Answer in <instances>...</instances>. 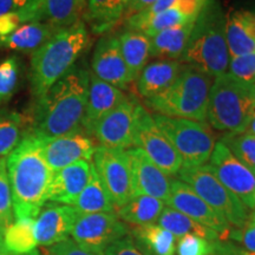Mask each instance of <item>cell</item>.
<instances>
[{"mask_svg":"<svg viewBox=\"0 0 255 255\" xmlns=\"http://www.w3.org/2000/svg\"><path fill=\"white\" fill-rule=\"evenodd\" d=\"M90 72L75 65L40 97L31 116V131L43 138L66 135L82 128Z\"/></svg>","mask_w":255,"mask_h":255,"instance_id":"1","label":"cell"},{"mask_svg":"<svg viewBox=\"0 0 255 255\" xmlns=\"http://www.w3.org/2000/svg\"><path fill=\"white\" fill-rule=\"evenodd\" d=\"M14 219H36L49 201L53 170L43 152V138L26 131L6 157Z\"/></svg>","mask_w":255,"mask_h":255,"instance_id":"2","label":"cell"},{"mask_svg":"<svg viewBox=\"0 0 255 255\" xmlns=\"http://www.w3.org/2000/svg\"><path fill=\"white\" fill-rule=\"evenodd\" d=\"M226 21L227 15L223 13L219 0H207L194 21L180 62L214 78L228 72L231 55L226 36Z\"/></svg>","mask_w":255,"mask_h":255,"instance_id":"3","label":"cell"},{"mask_svg":"<svg viewBox=\"0 0 255 255\" xmlns=\"http://www.w3.org/2000/svg\"><path fill=\"white\" fill-rule=\"evenodd\" d=\"M89 43L87 25L81 20L63 30L31 53L30 84L34 98L40 97L69 72Z\"/></svg>","mask_w":255,"mask_h":255,"instance_id":"4","label":"cell"},{"mask_svg":"<svg viewBox=\"0 0 255 255\" xmlns=\"http://www.w3.org/2000/svg\"><path fill=\"white\" fill-rule=\"evenodd\" d=\"M213 82L214 77L208 73L183 64L170 87L144 102L155 114L206 122Z\"/></svg>","mask_w":255,"mask_h":255,"instance_id":"5","label":"cell"},{"mask_svg":"<svg viewBox=\"0 0 255 255\" xmlns=\"http://www.w3.org/2000/svg\"><path fill=\"white\" fill-rule=\"evenodd\" d=\"M255 88L228 72L214 78L210 89L207 121L219 131L244 132L253 117Z\"/></svg>","mask_w":255,"mask_h":255,"instance_id":"6","label":"cell"},{"mask_svg":"<svg viewBox=\"0 0 255 255\" xmlns=\"http://www.w3.org/2000/svg\"><path fill=\"white\" fill-rule=\"evenodd\" d=\"M152 119L180 155L182 167L207 164L216 142L206 122L159 114L152 115Z\"/></svg>","mask_w":255,"mask_h":255,"instance_id":"7","label":"cell"},{"mask_svg":"<svg viewBox=\"0 0 255 255\" xmlns=\"http://www.w3.org/2000/svg\"><path fill=\"white\" fill-rule=\"evenodd\" d=\"M177 175L233 227L241 228L250 221L248 209L244 203L220 182L207 164L182 167Z\"/></svg>","mask_w":255,"mask_h":255,"instance_id":"8","label":"cell"},{"mask_svg":"<svg viewBox=\"0 0 255 255\" xmlns=\"http://www.w3.org/2000/svg\"><path fill=\"white\" fill-rule=\"evenodd\" d=\"M129 228L116 213L79 214L71 232V239L79 246L97 255H104L115 242L129 234Z\"/></svg>","mask_w":255,"mask_h":255,"instance_id":"9","label":"cell"},{"mask_svg":"<svg viewBox=\"0 0 255 255\" xmlns=\"http://www.w3.org/2000/svg\"><path fill=\"white\" fill-rule=\"evenodd\" d=\"M92 164L109 194L115 208H120L133 197L132 178L127 150L96 146Z\"/></svg>","mask_w":255,"mask_h":255,"instance_id":"10","label":"cell"},{"mask_svg":"<svg viewBox=\"0 0 255 255\" xmlns=\"http://www.w3.org/2000/svg\"><path fill=\"white\" fill-rule=\"evenodd\" d=\"M133 146L139 148L163 173L177 175L182 168V159L170 141L158 127L152 115L141 104L137 111Z\"/></svg>","mask_w":255,"mask_h":255,"instance_id":"11","label":"cell"},{"mask_svg":"<svg viewBox=\"0 0 255 255\" xmlns=\"http://www.w3.org/2000/svg\"><path fill=\"white\" fill-rule=\"evenodd\" d=\"M209 163L212 173L247 209H255V175L220 141L215 143Z\"/></svg>","mask_w":255,"mask_h":255,"instance_id":"12","label":"cell"},{"mask_svg":"<svg viewBox=\"0 0 255 255\" xmlns=\"http://www.w3.org/2000/svg\"><path fill=\"white\" fill-rule=\"evenodd\" d=\"M138 107L139 103L136 100L127 97L126 101L96 124L91 136L105 148L121 150L132 148Z\"/></svg>","mask_w":255,"mask_h":255,"instance_id":"13","label":"cell"},{"mask_svg":"<svg viewBox=\"0 0 255 255\" xmlns=\"http://www.w3.org/2000/svg\"><path fill=\"white\" fill-rule=\"evenodd\" d=\"M170 208L176 209L194 221L218 233L221 241L228 240L232 226L227 220L207 205L191 188L181 180L171 181L170 194L165 202Z\"/></svg>","mask_w":255,"mask_h":255,"instance_id":"14","label":"cell"},{"mask_svg":"<svg viewBox=\"0 0 255 255\" xmlns=\"http://www.w3.org/2000/svg\"><path fill=\"white\" fill-rule=\"evenodd\" d=\"M91 70L96 77L123 91L133 83L124 62L117 34L107 33L97 41L91 59Z\"/></svg>","mask_w":255,"mask_h":255,"instance_id":"15","label":"cell"},{"mask_svg":"<svg viewBox=\"0 0 255 255\" xmlns=\"http://www.w3.org/2000/svg\"><path fill=\"white\" fill-rule=\"evenodd\" d=\"M95 150L91 137L81 129L66 135L43 138L44 156L53 171L79 161L91 162Z\"/></svg>","mask_w":255,"mask_h":255,"instance_id":"16","label":"cell"},{"mask_svg":"<svg viewBox=\"0 0 255 255\" xmlns=\"http://www.w3.org/2000/svg\"><path fill=\"white\" fill-rule=\"evenodd\" d=\"M132 178L133 196L146 195L167 202L171 181L139 148L127 149Z\"/></svg>","mask_w":255,"mask_h":255,"instance_id":"17","label":"cell"},{"mask_svg":"<svg viewBox=\"0 0 255 255\" xmlns=\"http://www.w3.org/2000/svg\"><path fill=\"white\" fill-rule=\"evenodd\" d=\"M78 212L72 206H44L36 218V237L38 246L44 248L69 239Z\"/></svg>","mask_w":255,"mask_h":255,"instance_id":"18","label":"cell"},{"mask_svg":"<svg viewBox=\"0 0 255 255\" xmlns=\"http://www.w3.org/2000/svg\"><path fill=\"white\" fill-rule=\"evenodd\" d=\"M123 90L102 81L90 72V84L82 128L89 136L96 124L127 100Z\"/></svg>","mask_w":255,"mask_h":255,"instance_id":"19","label":"cell"},{"mask_svg":"<svg viewBox=\"0 0 255 255\" xmlns=\"http://www.w3.org/2000/svg\"><path fill=\"white\" fill-rule=\"evenodd\" d=\"M92 173V162L79 161L53 171L49 201L72 206L79 194L87 187Z\"/></svg>","mask_w":255,"mask_h":255,"instance_id":"20","label":"cell"},{"mask_svg":"<svg viewBox=\"0 0 255 255\" xmlns=\"http://www.w3.org/2000/svg\"><path fill=\"white\" fill-rule=\"evenodd\" d=\"M182 66L180 60L156 59L148 63L136 81L137 94L145 101L163 92L178 77Z\"/></svg>","mask_w":255,"mask_h":255,"instance_id":"21","label":"cell"},{"mask_svg":"<svg viewBox=\"0 0 255 255\" xmlns=\"http://www.w3.org/2000/svg\"><path fill=\"white\" fill-rule=\"evenodd\" d=\"M226 36L231 57L255 53V12L235 9L227 15Z\"/></svg>","mask_w":255,"mask_h":255,"instance_id":"22","label":"cell"},{"mask_svg":"<svg viewBox=\"0 0 255 255\" xmlns=\"http://www.w3.org/2000/svg\"><path fill=\"white\" fill-rule=\"evenodd\" d=\"M126 0H84L82 20L92 33H109L124 18Z\"/></svg>","mask_w":255,"mask_h":255,"instance_id":"23","label":"cell"},{"mask_svg":"<svg viewBox=\"0 0 255 255\" xmlns=\"http://www.w3.org/2000/svg\"><path fill=\"white\" fill-rule=\"evenodd\" d=\"M195 21V20H194ZM194 21L169 27L150 38V57L156 59L180 60L186 50Z\"/></svg>","mask_w":255,"mask_h":255,"instance_id":"24","label":"cell"},{"mask_svg":"<svg viewBox=\"0 0 255 255\" xmlns=\"http://www.w3.org/2000/svg\"><path fill=\"white\" fill-rule=\"evenodd\" d=\"M84 0H38V21L63 30L83 18Z\"/></svg>","mask_w":255,"mask_h":255,"instance_id":"25","label":"cell"},{"mask_svg":"<svg viewBox=\"0 0 255 255\" xmlns=\"http://www.w3.org/2000/svg\"><path fill=\"white\" fill-rule=\"evenodd\" d=\"M57 32L58 30L44 21H27L21 24L8 37L0 39V44L9 50L33 53Z\"/></svg>","mask_w":255,"mask_h":255,"instance_id":"26","label":"cell"},{"mask_svg":"<svg viewBox=\"0 0 255 255\" xmlns=\"http://www.w3.org/2000/svg\"><path fill=\"white\" fill-rule=\"evenodd\" d=\"M121 51L133 82L150 58V38L139 31L127 28L119 34Z\"/></svg>","mask_w":255,"mask_h":255,"instance_id":"27","label":"cell"},{"mask_svg":"<svg viewBox=\"0 0 255 255\" xmlns=\"http://www.w3.org/2000/svg\"><path fill=\"white\" fill-rule=\"evenodd\" d=\"M130 238L144 255H175L176 252L175 235L156 223L135 227Z\"/></svg>","mask_w":255,"mask_h":255,"instance_id":"28","label":"cell"},{"mask_svg":"<svg viewBox=\"0 0 255 255\" xmlns=\"http://www.w3.org/2000/svg\"><path fill=\"white\" fill-rule=\"evenodd\" d=\"M167 207L164 201L146 195L133 196L129 202L116 209V214L124 223L142 227L155 225Z\"/></svg>","mask_w":255,"mask_h":255,"instance_id":"29","label":"cell"},{"mask_svg":"<svg viewBox=\"0 0 255 255\" xmlns=\"http://www.w3.org/2000/svg\"><path fill=\"white\" fill-rule=\"evenodd\" d=\"M79 214H96V213H116L113 201L96 173L92 164L91 177L87 187L79 194L72 205Z\"/></svg>","mask_w":255,"mask_h":255,"instance_id":"30","label":"cell"},{"mask_svg":"<svg viewBox=\"0 0 255 255\" xmlns=\"http://www.w3.org/2000/svg\"><path fill=\"white\" fill-rule=\"evenodd\" d=\"M157 225L170 232L176 239L184 237V235H197V237L207 239L209 241L221 240L216 232L205 227L201 223L194 221L193 219L188 218L187 215L168 206L159 215Z\"/></svg>","mask_w":255,"mask_h":255,"instance_id":"31","label":"cell"},{"mask_svg":"<svg viewBox=\"0 0 255 255\" xmlns=\"http://www.w3.org/2000/svg\"><path fill=\"white\" fill-rule=\"evenodd\" d=\"M4 245L13 255L27 254L36 250V219H14L4 231Z\"/></svg>","mask_w":255,"mask_h":255,"instance_id":"32","label":"cell"},{"mask_svg":"<svg viewBox=\"0 0 255 255\" xmlns=\"http://www.w3.org/2000/svg\"><path fill=\"white\" fill-rule=\"evenodd\" d=\"M31 122L24 115L15 111H0V157H6L23 139L21 131Z\"/></svg>","mask_w":255,"mask_h":255,"instance_id":"33","label":"cell"},{"mask_svg":"<svg viewBox=\"0 0 255 255\" xmlns=\"http://www.w3.org/2000/svg\"><path fill=\"white\" fill-rule=\"evenodd\" d=\"M221 142L255 175V136L244 132H226Z\"/></svg>","mask_w":255,"mask_h":255,"instance_id":"34","label":"cell"},{"mask_svg":"<svg viewBox=\"0 0 255 255\" xmlns=\"http://www.w3.org/2000/svg\"><path fill=\"white\" fill-rule=\"evenodd\" d=\"M14 221L13 203L6 157H0V222L4 231Z\"/></svg>","mask_w":255,"mask_h":255,"instance_id":"35","label":"cell"},{"mask_svg":"<svg viewBox=\"0 0 255 255\" xmlns=\"http://www.w3.org/2000/svg\"><path fill=\"white\" fill-rule=\"evenodd\" d=\"M19 69L18 60L8 57L0 63V104L12 98L18 87Z\"/></svg>","mask_w":255,"mask_h":255,"instance_id":"36","label":"cell"},{"mask_svg":"<svg viewBox=\"0 0 255 255\" xmlns=\"http://www.w3.org/2000/svg\"><path fill=\"white\" fill-rule=\"evenodd\" d=\"M214 250L215 241H209L197 235H184L178 238L176 244L177 255H213Z\"/></svg>","mask_w":255,"mask_h":255,"instance_id":"37","label":"cell"},{"mask_svg":"<svg viewBox=\"0 0 255 255\" xmlns=\"http://www.w3.org/2000/svg\"><path fill=\"white\" fill-rule=\"evenodd\" d=\"M228 73L239 81L253 84L255 82V53L231 57Z\"/></svg>","mask_w":255,"mask_h":255,"instance_id":"38","label":"cell"},{"mask_svg":"<svg viewBox=\"0 0 255 255\" xmlns=\"http://www.w3.org/2000/svg\"><path fill=\"white\" fill-rule=\"evenodd\" d=\"M229 239L244 247L245 252L253 253L255 252V223L248 221L244 227L232 229L228 235Z\"/></svg>","mask_w":255,"mask_h":255,"instance_id":"39","label":"cell"},{"mask_svg":"<svg viewBox=\"0 0 255 255\" xmlns=\"http://www.w3.org/2000/svg\"><path fill=\"white\" fill-rule=\"evenodd\" d=\"M27 21L28 18L26 9L0 15V39L8 37L9 34L13 33L21 24L27 23Z\"/></svg>","mask_w":255,"mask_h":255,"instance_id":"40","label":"cell"},{"mask_svg":"<svg viewBox=\"0 0 255 255\" xmlns=\"http://www.w3.org/2000/svg\"><path fill=\"white\" fill-rule=\"evenodd\" d=\"M46 255H97L79 246L72 239H66L62 242L46 247Z\"/></svg>","mask_w":255,"mask_h":255,"instance_id":"41","label":"cell"},{"mask_svg":"<svg viewBox=\"0 0 255 255\" xmlns=\"http://www.w3.org/2000/svg\"><path fill=\"white\" fill-rule=\"evenodd\" d=\"M104 255H144L133 244L130 235H127L122 240L115 242L108 248Z\"/></svg>","mask_w":255,"mask_h":255,"instance_id":"42","label":"cell"},{"mask_svg":"<svg viewBox=\"0 0 255 255\" xmlns=\"http://www.w3.org/2000/svg\"><path fill=\"white\" fill-rule=\"evenodd\" d=\"M36 1L37 0H0V15L30 8Z\"/></svg>","mask_w":255,"mask_h":255,"instance_id":"43","label":"cell"},{"mask_svg":"<svg viewBox=\"0 0 255 255\" xmlns=\"http://www.w3.org/2000/svg\"><path fill=\"white\" fill-rule=\"evenodd\" d=\"M157 0H128L124 9V18H129L152 6Z\"/></svg>","mask_w":255,"mask_h":255,"instance_id":"44","label":"cell"},{"mask_svg":"<svg viewBox=\"0 0 255 255\" xmlns=\"http://www.w3.org/2000/svg\"><path fill=\"white\" fill-rule=\"evenodd\" d=\"M0 255H13L12 253L6 250L4 245V232L0 233Z\"/></svg>","mask_w":255,"mask_h":255,"instance_id":"45","label":"cell"},{"mask_svg":"<svg viewBox=\"0 0 255 255\" xmlns=\"http://www.w3.org/2000/svg\"><path fill=\"white\" fill-rule=\"evenodd\" d=\"M246 131L252 133V135L255 136V116H253L248 123V126L246 128Z\"/></svg>","mask_w":255,"mask_h":255,"instance_id":"46","label":"cell"},{"mask_svg":"<svg viewBox=\"0 0 255 255\" xmlns=\"http://www.w3.org/2000/svg\"><path fill=\"white\" fill-rule=\"evenodd\" d=\"M23 255H41L39 252H38L37 250H34V251H32L31 253H27V254H23Z\"/></svg>","mask_w":255,"mask_h":255,"instance_id":"47","label":"cell"},{"mask_svg":"<svg viewBox=\"0 0 255 255\" xmlns=\"http://www.w3.org/2000/svg\"><path fill=\"white\" fill-rule=\"evenodd\" d=\"M240 255H255V252H253V253H248V252H245V253H242Z\"/></svg>","mask_w":255,"mask_h":255,"instance_id":"48","label":"cell"},{"mask_svg":"<svg viewBox=\"0 0 255 255\" xmlns=\"http://www.w3.org/2000/svg\"><path fill=\"white\" fill-rule=\"evenodd\" d=\"M253 116H255V94H254V108H253Z\"/></svg>","mask_w":255,"mask_h":255,"instance_id":"49","label":"cell"},{"mask_svg":"<svg viewBox=\"0 0 255 255\" xmlns=\"http://www.w3.org/2000/svg\"><path fill=\"white\" fill-rule=\"evenodd\" d=\"M4 232V228H2V226H1V222H0V233H2Z\"/></svg>","mask_w":255,"mask_h":255,"instance_id":"50","label":"cell"},{"mask_svg":"<svg viewBox=\"0 0 255 255\" xmlns=\"http://www.w3.org/2000/svg\"><path fill=\"white\" fill-rule=\"evenodd\" d=\"M252 222H254V223H255V213H254L253 218H252Z\"/></svg>","mask_w":255,"mask_h":255,"instance_id":"51","label":"cell"},{"mask_svg":"<svg viewBox=\"0 0 255 255\" xmlns=\"http://www.w3.org/2000/svg\"><path fill=\"white\" fill-rule=\"evenodd\" d=\"M253 87H254V88H255V82H254V83H253Z\"/></svg>","mask_w":255,"mask_h":255,"instance_id":"52","label":"cell"},{"mask_svg":"<svg viewBox=\"0 0 255 255\" xmlns=\"http://www.w3.org/2000/svg\"><path fill=\"white\" fill-rule=\"evenodd\" d=\"M127 1H128V0H126V4H127ZM124 9H126V8H124Z\"/></svg>","mask_w":255,"mask_h":255,"instance_id":"53","label":"cell"}]
</instances>
